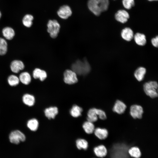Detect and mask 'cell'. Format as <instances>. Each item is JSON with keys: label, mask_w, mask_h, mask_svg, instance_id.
I'll use <instances>...</instances> for the list:
<instances>
[{"label": "cell", "mask_w": 158, "mask_h": 158, "mask_svg": "<svg viewBox=\"0 0 158 158\" xmlns=\"http://www.w3.org/2000/svg\"><path fill=\"white\" fill-rule=\"evenodd\" d=\"M122 3L124 7L127 9H130L135 4L134 0H123Z\"/></svg>", "instance_id": "cell-31"}, {"label": "cell", "mask_w": 158, "mask_h": 158, "mask_svg": "<svg viewBox=\"0 0 158 158\" xmlns=\"http://www.w3.org/2000/svg\"><path fill=\"white\" fill-rule=\"evenodd\" d=\"M158 84L155 81H150L145 83L143 85L145 93L152 98L158 97Z\"/></svg>", "instance_id": "cell-3"}, {"label": "cell", "mask_w": 158, "mask_h": 158, "mask_svg": "<svg viewBox=\"0 0 158 158\" xmlns=\"http://www.w3.org/2000/svg\"><path fill=\"white\" fill-rule=\"evenodd\" d=\"M72 12L70 7L64 5L61 6L57 11L59 16L63 19H66L72 14Z\"/></svg>", "instance_id": "cell-8"}, {"label": "cell", "mask_w": 158, "mask_h": 158, "mask_svg": "<svg viewBox=\"0 0 158 158\" xmlns=\"http://www.w3.org/2000/svg\"><path fill=\"white\" fill-rule=\"evenodd\" d=\"M136 43L140 46H144L146 43V37L145 35L140 33H136L134 36Z\"/></svg>", "instance_id": "cell-20"}, {"label": "cell", "mask_w": 158, "mask_h": 158, "mask_svg": "<svg viewBox=\"0 0 158 158\" xmlns=\"http://www.w3.org/2000/svg\"><path fill=\"white\" fill-rule=\"evenodd\" d=\"M1 11H0V19L1 18Z\"/></svg>", "instance_id": "cell-34"}, {"label": "cell", "mask_w": 158, "mask_h": 158, "mask_svg": "<svg viewBox=\"0 0 158 158\" xmlns=\"http://www.w3.org/2000/svg\"><path fill=\"white\" fill-rule=\"evenodd\" d=\"M7 45L6 40L0 38V55H3L6 54L7 51Z\"/></svg>", "instance_id": "cell-30"}, {"label": "cell", "mask_w": 158, "mask_h": 158, "mask_svg": "<svg viewBox=\"0 0 158 158\" xmlns=\"http://www.w3.org/2000/svg\"><path fill=\"white\" fill-rule=\"evenodd\" d=\"M27 126L31 131H35L38 128L39 123L38 120L35 118L29 119L27 123Z\"/></svg>", "instance_id": "cell-24"}, {"label": "cell", "mask_w": 158, "mask_h": 158, "mask_svg": "<svg viewBox=\"0 0 158 158\" xmlns=\"http://www.w3.org/2000/svg\"><path fill=\"white\" fill-rule=\"evenodd\" d=\"M33 19V17L32 15L29 14H26L23 19V23L25 26L30 28L32 24V20Z\"/></svg>", "instance_id": "cell-26"}, {"label": "cell", "mask_w": 158, "mask_h": 158, "mask_svg": "<svg viewBox=\"0 0 158 158\" xmlns=\"http://www.w3.org/2000/svg\"><path fill=\"white\" fill-rule=\"evenodd\" d=\"M121 35L122 37L127 41H131L134 37L133 30L129 28L123 29L121 31Z\"/></svg>", "instance_id": "cell-15"}, {"label": "cell", "mask_w": 158, "mask_h": 158, "mask_svg": "<svg viewBox=\"0 0 158 158\" xmlns=\"http://www.w3.org/2000/svg\"><path fill=\"white\" fill-rule=\"evenodd\" d=\"M22 101L25 105L29 107L33 106L35 102L34 96L29 94H25L23 96Z\"/></svg>", "instance_id": "cell-18"}, {"label": "cell", "mask_w": 158, "mask_h": 158, "mask_svg": "<svg viewBox=\"0 0 158 158\" xmlns=\"http://www.w3.org/2000/svg\"><path fill=\"white\" fill-rule=\"evenodd\" d=\"M71 68L76 74L79 75H86L91 70L90 65L86 59L77 61L72 64Z\"/></svg>", "instance_id": "cell-2"}, {"label": "cell", "mask_w": 158, "mask_h": 158, "mask_svg": "<svg viewBox=\"0 0 158 158\" xmlns=\"http://www.w3.org/2000/svg\"><path fill=\"white\" fill-rule=\"evenodd\" d=\"M7 80L8 84L11 86H17L20 82L19 78L13 75H10L8 78Z\"/></svg>", "instance_id": "cell-29"}, {"label": "cell", "mask_w": 158, "mask_h": 158, "mask_svg": "<svg viewBox=\"0 0 158 158\" xmlns=\"http://www.w3.org/2000/svg\"><path fill=\"white\" fill-rule=\"evenodd\" d=\"M128 152L131 157L135 158H139L141 156L140 149L136 147H131L129 150Z\"/></svg>", "instance_id": "cell-28"}, {"label": "cell", "mask_w": 158, "mask_h": 158, "mask_svg": "<svg viewBox=\"0 0 158 158\" xmlns=\"http://www.w3.org/2000/svg\"><path fill=\"white\" fill-rule=\"evenodd\" d=\"M151 43L154 47H157L158 46V37L157 36L152 39Z\"/></svg>", "instance_id": "cell-33"}, {"label": "cell", "mask_w": 158, "mask_h": 158, "mask_svg": "<svg viewBox=\"0 0 158 158\" xmlns=\"http://www.w3.org/2000/svg\"><path fill=\"white\" fill-rule=\"evenodd\" d=\"M25 66L23 62L20 60H15L13 61L10 65L11 71L13 73H18L24 69Z\"/></svg>", "instance_id": "cell-11"}, {"label": "cell", "mask_w": 158, "mask_h": 158, "mask_svg": "<svg viewBox=\"0 0 158 158\" xmlns=\"http://www.w3.org/2000/svg\"><path fill=\"white\" fill-rule=\"evenodd\" d=\"M20 81L23 84L28 85L30 84L31 80V76L27 72H24L20 74L18 77Z\"/></svg>", "instance_id": "cell-22"}, {"label": "cell", "mask_w": 158, "mask_h": 158, "mask_svg": "<svg viewBox=\"0 0 158 158\" xmlns=\"http://www.w3.org/2000/svg\"><path fill=\"white\" fill-rule=\"evenodd\" d=\"M58 113V109L56 107H48L46 108L44 111L45 115L49 119L54 118Z\"/></svg>", "instance_id": "cell-12"}, {"label": "cell", "mask_w": 158, "mask_h": 158, "mask_svg": "<svg viewBox=\"0 0 158 158\" xmlns=\"http://www.w3.org/2000/svg\"><path fill=\"white\" fill-rule=\"evenodd\" d=\"M82 127L85 132L88 134L94 133L95 129L93 123L88 121L83 123Z\"/></svg>", "instance_id": "cell-21"}, {"label": "cell", "mask_w": 158, "mask_h": 158, "mask_svg": "<svg viewBox=\"0 0 158 158\" xmlns=\"http://www.w3.org/2000/svg\"><path fill=\"white\" fill-rule=\"evenodd\" d=\"M146 73V69L144 67H139L135 70L134 75L138 81H141L143 79Z\"/></svg>", "instance_id": "cell-23"}, {"label": "cell", "mask_w": 158, "mask_h": 158, "mask_svg": "<svg viewBox=\"0 0 158 158\" xmlns=\"http://www.w3.org/2000/svg\"><path fill=\"white\" fill-rule=\"evenodd\" d=\"M148 0L150 1H157V0Z\"/></svg>", "instance_id": "cell-35"}, {"label": "cell", "mask_w": 158, "mask_h": 158, "mask_svg": "<svg viewBox=\"0 0 158 158\" xmlns=\"http://www.w3.org/2000/svg\"><path fill=\"white\" fill-rule=\"evenodd\" d=\"M63 75L64 81L66 84L71 85L78 82L76 74L72 70H66L64 73Z\"/></svg>", "instance_id": "cell-6"}, {"label": "cell", "mask_w": 158, "mask_h": 158, "mask_svg": "<svg viewBox=\"0 0 158 158\" xmlns=\"http://www.w3.org/2000/svg\"><path fill=\"white\" fill-rule=\"evenodd\" d=\"M109 4V0H88L87 5L89 10L98 16L108 9Z\"/></svg>", "instance_id": "cell-1"}, {"label": "cell", "mask_w": 158, "mask_h": 158, "mask_svg": "<svg viewBox=\"0 0 158 158\" xmlns=\"http://www.w3.org/2000/svg\"><path fill=\"white\" fill-rule=\"evenodd\" d=\"M47 26V31L51 37L53 38H56L59 32L60 26L58 21L55 20L49 21Z\"/></svg>", "instance_id": "cell-4"}, {"label": "cell", "mask_w": 158, "mask_h": 158, "mask_svg": "<svg viewBox=\"0 0 158 158\" xmlns=\"http://www.w3.org/2000/svg\"><path fill=\"white\" fill-rule=\"evenodd\" d=\"M76 145L77 148L79 150H86L88 146V142L86 140L80 138L76 140Z\"/></svg>", "instance_id": "cell-27"}, {"label": "cell", "mask_w": 158, "mask_h": 158, "mask_svg": "<svg viewBox=\"0 0 158 158\" xmlns=\"http://www.w3.org/2000/svg\"><path fill=\"white\" fill-rule=\"evenodd\" d=\"M87 121L93 123L96 121L98 119L97 109L93 108L90 109L87 113Z\"/></svg>", "instance_id": "cell-14"}, {"label": "cell", "mask_w": 158, "mask_h": 158, "mask_svg": "<svg viewBox=\"0 0 158 158\" xmlns=\"http://www.w3.org/2000/svg\"><path fill=\"white\" fill-rule=\"evenodd\" d=\"M3 36L7 40H12L15 35L14 30L11 28L7 27L4 28L2 31Z\"/></svg>", "instance_id": "cell-19"}, {"label": "cell", "mask_w": 158, "mask_h": 158, "mask_svg": "<svg viewBox=\"0 0 158 158\" xmlns=\"http://www.w3.org/2000/svg\"><path fill=\"white\" fill-rule=\"evenodd\" d=\"M10 142L15 144H18L20 142L25 141L26 137L25 134L19 130H15L11 132L9 136Z\"/></svg>", "instance_id": "cell-5"}, {"label": "cell", "mask_w": 158, "mask_h": 158, "mask_svg": "<svg viewBox=\"0 0 158 158\" xmlns=\"http://www.w3.org/2000/svg\"><path fill=\"white\" fill-rule=\"evenodd\" d=\"M115 17L117 21L122 23H124L127 21L129 18V15L126 11L120 10L116 13Z\"/></svg>", "instance_id": "cell-10"}, {"label": "cell", "mask_w": 158, "mask_h": 158, "mask_svg": "<svg viewBox=\"0 0 158 158\" xmlns=\"http://www.w3.org/2000/svg\"><path fill=\"white\" fill-rule=\"evenodd\" d=\"M143 109L140 105L135 104L131 105L130 108V113L134 119H140L142 116Z\"/></svg>", "instance_id": "cell-7"}, {"label": "cell", "mask_w": 158, "mask_h": 158, "mask_svg": "<svg viewBox=\"0 0 158 158\" xmlns=\"http://www.w3.org/2000/svg\"><path fill=\"white\" fill-rule=\"evenodd\" d=\"M94 133L98 138L101 140L106 139L108 135V131L105 128H97L95 129Z\"/></svg>", "instance_id": "cell-13"}, {"label": "cell", "mask_w": 158, "mask_h": 158, "mask_svg": "<svg viewBox=\"0 0 158 158\" xmlns=\"http://www.w3.org/2000/svg\"><path fill=\"white\" fill-rule=\"evenodd\" d=\"M83 111V109L81 107L77 105H74L71 109L70 113L72 116L77 118L81 115Z\"/></svg>", "instance_id": "cell-25"}, {"label": "cell", "mask_w": 158, "mask_h": 158, "mask_svg": "<svg viewBox=\"0 0 158 158\" xmlns=\"http://www.w3.org/2000/svg\"><path fill=\"white\" fill-rule=\"evenodd\" d=\"M98 116L99 118L104 120L107 118V115L105 111L100 109H97Z\"/></svg>", "instance_id": "cell-32"}, {"label": "cell", "mask_w": 158, "mask_h": 158, "mask_svg": "<svg viewBox=\"0 0 158 158\" xmlns=\"http://www.w3.org/2000/svg\"><path fill=\"white\" fill-rule=\"evenodd\" d=\"M94 152L95 155L99 157H105L107 154V150L105 146L103 145H98L94 149Z\"/></svg>", "instance_id": "cell-16"}, {"label": "cell", "mask_w": 158, "mask_h": 158, "mask_svg": "<svg viewBox=\"0 0 158 158\" xmlns=\"http://www.w3.org/2000/svg\"><path fill=\"white\" fill-rule=\"evenodd\" d=\"M126 108V105L124 102L120 100H117L114 103L112 110L114 112L121 114L125 112Z\"/></svg>", "instance_id": "cell-9"}, {"label": "cell", "mask_w": 158, "mask_h": 158, "mask_svg": "<svg viewBox=\"0 0 158 158\" xmlns=\"http://www.w3.org/2000/svg\"><path fill=\"white\" fill-rule=\"evenodd\" d=\"M32 75L35 79L39 78L41 81H43L46 78L47 74L44 71L36 68L33 71Z\"/></svg>", "instance_id": "cell-17"}]
</instances>
